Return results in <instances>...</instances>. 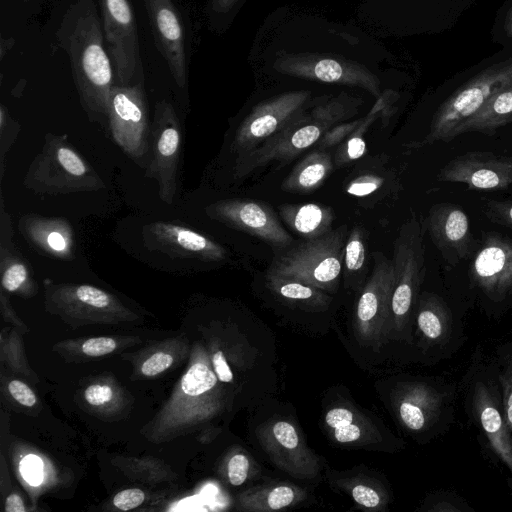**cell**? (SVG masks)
<instances>
[{"instance_id":"f907efd6","label":"cell","mask_w":512,"mask_h":512,"mask_svg":"<svg viewBox=\"0 0 512 512\" xmlns=\"http://www.w3.org/2000/svg\"><path fill=\"white\" fill-rule=\"evenodd\" d=\"M15 41L11 39H4L1 38V45H0V58L3 59L5 56V52L8 51L12 46L14 45Z\"/></svg>"},{"instance_id":"74e56055","label":"cell","mask_w":512,"mask_h":512,"mask_svg":"<svg viewBox=\"0 0 512 512\" xmlns=\"http://www.w3.org/2000/svg\"><path fill=\"white\" fill-rule=\"evenodd\" d=\"M363 118L341 122L331 127L318 142V148H330L343 143L361 124Z\"/></svg>"},{"instance_id":"7dc6e473","label":"cell","mask_w":512,"mask_h":512,"mask_svg":"<svg viewBox=\"0 0 512 512\" xmlns=\"http://www.w3.org/2000/svg\"><path fill=\"white\" fill-rule=\"evenodd\" d=\"M112 396V388L106 384H93L85 391L86 401L93 406H99L109 402Z\"/></svg>"},{"instance_id":"4dcf8cb0","label":"cell","mask_w":512,"mask_h":512,"mask_svg":"<svg viewBox=\"0 0 512 512\" xmlns=\"http://www.w3.org/2000/svg\"><path fill=\"white\" fill-rule=\"evenodd\" d=\"M416 322L422 336L428 341L442 340L451 324L450 311L443 300L434 294H425L419 301Z\"/></svg>"},{"instance_id":"e0dca14e","label":"cell","mask_w":512,"mask_h":512,"mask_svg":"<svg viewBox=\"0 0 512 512\" xmlns=\"http://www.w3.org/2000/svg\"><path fill=\"white\" fill-rule=\"evenodd\" d=\"M424 229L450 266L470 258L479 247L466 212L451 203L432 206L425 218Z\"/></svg>"},{"instance_id":"44dd1931","label":"cell","mask_w":512,"mask_h":512,"mask_svg":"<svg viewBox=\"0 0 512 512\" xmlns=\"http://www.w3.org/2000/svg\"><path fill=\"white\" fill-rule=\"evenodd\" d=\"M13 227L0 197V271L1 284L7 292H27L33 289L34 281L29 262L13 243Z\"/></svg>"},{"instance_id":"7bdbcfd3","label":"cell","mask_w":512,"mask_h":512,"mask_svg":"<svg viewBox=\"0 0 512 512\" xmlns=\"http://www.w3.org/2000/svg\"><path fill=\"white\" fill-rule=\"evenodd\" d=\"M116 348V342L110 337H97L85 341L82 345V351L93 357L103 356L111 353Z\"/></svg>"},{"instance_id":"f546056e","label":"cell","mask_w":512,"mask_h":512,"mask_svg":"<svg viewBox=\"0 0 512 512\" xmlns=\"http://www.w3.org/2000/svg\"><path fill=\"white\" fill-rule=\"evenodd\" d=\"M266 281L273 294L303 307L324 309L332 300L328 292L296 279L267 273Z\"/></svg>"},{"instance_id":"8992f818","label":"cell","mask_w":512,"mask_h":512,"mask_svg":"<svg viewBox=\"0 0 512 512\" xmlns=\"http://www.w3.org/2000/svg\"><path fill=\"white\" fill-rule=\"evenodd\" d=\"M512 83V56L475 75L437 109L426 136L414 147L453 140L455 130Z\"/></svg>"},{"instance_id":"e575fe53","label":"cell","mask_w":512,"mask_h":512,"mask_svg":"<svg viewBox=\"0 0 512 512\" xmlns=\"http://www.w3.org/2000/svg\"><path fill=\"white\" fill-rule=\"evenodd\" d=\"M20 131V124L15 121L7 108L1 104L0 105V176L3 178L4 174V159L16 141L17 136Z\"/></svg>"},{"instance_id":"d4e9b609","label":"cell","mask_w":512,"mask_h":512,"mask_svg":"<svg viewBox=\"0 0 512 512\" xmlns=\"http://www.w3.org/2000/svg\"><path fill=\"white\" fill-rule=\"evenodd\" d=\"M278 213L286 226L302 240L327 234L333 229L335 219L331 207L318 203L282 204Z\"/></svg>"},{"instance_id":"ee69618b","label":"cell","mask_w":512,"mask_h":512,"mask_svg":"<svg viewBox=\"0 0 512 512\" xmlns=\"http://www.w3.org/2000/svg\"><path fill=\"white\" fill-rule=\"evenodd\" d=\"M20 470L25 479L32 485L42 481V463L36 456L29 455L21 461Z\"/></svg>"},{"instance_id":"603a6c76","label":"cell","mask_w":512,"mask_h":512,"mask_svg":"<svg viewBox=\"0 0 512 512\" xmlns=\"http://www.w3.org/2000/svg\"><path fill=\"white\" fill-rule=\"evenodd\" d=\"M441 407V397L424 383H408L400 388L396 397V409L402 424L419 432L436 419Z\"/></svg>"},{"instance_id":"f1b7e54d","label":"cell","mask_w":512,"mask_h":512,"mask_svg":"<svg viewBox=\"0 0 512 512\" xmlns=\"http://www.w3.org/2000/svg\"><path fill=\"white\" fill-rule=\"evenodd\" d=\"M395 102V96L390 91L385 90L381 93L372 109L362 119L361 124L338 148L335 155V164H349L361 158L366 153L364 134L378 117L381 116L383 121L388 119Z\"/></svg>"},{"instance_id":"ac0fdd59","label":"cell","mask_w":512,"mask_h":512,"mask_svg":"<svg viewBox=\"0 0 512 512\" xmlns=\"http://www.w3.org/2000/svg\"><path fill=\"white\" fill-rule=\"evenodd\" d=\"M146 246L172 258L219 262L227 250L209 237L182 225L156 221L143 229Z\"/></svg>"},{"instance_id":"1f68e13d","label":"cell","mask_w":512,"mask_h":512,"mask_svg":"<svg viewBox=\"0 0 512 512\" xmlns=\"http://www.w3.org/2000/svg\"><path fill=\"white\" fill-rule=\"evenodd\" d=\"M338 486L345 490L353 501L361 507L378 511L387 504V495L376 486L372 485L370 480L360 477L349 479H340Z\"/></svg>"},{"instance_id":"d6a6232c","label":"cell","mask_w":512,"mask_h":512,"mask_svg":"<svg viewBox=\"0 0 512 512\" xmlns=\"http://www.w3.org/2000/svg\"><path fill=\"white\" fill-rule=\"evenodd\" d=\"M367 249L365 230L354 225L349 231L344 248L343 268L346 276L360 275L366 265Z\"/></svg>"},{"instance_id":"bcb514c9","label":"cell","mask_w":512,"mask_h":512,"mask_svg":"<svg viewBox=\"0 0 512 512\" xmlns=\"http://www.w3.org/2000/svg\"><path fill=\"white\" fill-rule=\"evenodd\" d=\"M11 396L20 404L32 407L36 403L34 392L22 381L13 380L8 385Z\"/></svg>"},{"instance_id":"83f0119b","label":"cell","mask_w":512,"mask_h":512,"mask_svg":"<svg viewBox=\"0 0 512 512\" xmlns=\"http://www.w3.org/2000/svg\"><path fill=\"white\" fill-rule=\"evenodd\" d=\"M332 157L321 149L313 151L299 161L281 184L290 193H310L325 182L333 170Z\"/></svg>"},{"instance_id":"cb8c5ba5","label":"cell","mask_w":512,"mask_h":512,"mask_svg":"<svg viewBox=\"0 0 512 512\" xmlns=\"http://www.w3.org/2000/svg\"><path fill=\"white\" fill-rule=\"evenodd\" d=\"M474 408L481 427L494 452L512 473V437L498 403L490 389L482 382L474 389Z\"/></svg>"},{"instance_id":"30bf717a","label":"cell","mask_w":512,"mask_h":512,"mask_svg":"<svg viewBox=\"0 0 512 512\" xmlns=\"http://www.w3.org/2000/svg\"><path fill=\"white\" fill-rule=\"evenodd\" d=\"M311 92L281 93L257 104L236 130L232 150L243 155L280 132L306 108Z\"/></svg>"},{"instance_id":"d590c367","label":"cell","mask_w":512,"mask_h":512,"mask_svg":"<svg viewBox=\"0 0 512 512\" xmlns=\"http://www.w3.org/2000/svg\"><path fill=\"white\" fill-rule=\"evenodd\" d=\"M483 212L491 222L512 229V198L486 200Z\"/></svg>"},{"instance_id":"6da1fadb","label":"cell","mask_w":512,"mask_h":512,"mask_svg":"<svg viewBox=\"0 0 512 512\" xmlns=\"http://www.w3.org/2000/svg\"><path fill=\"white\" fill-rule=\"evenodd\" d=\"M58 39L69 56L82 106L90 114L106 116L114 70L92 0H78L69 7Z\"/></svg>"},{"instance_id":"8d00e7d4","label":"cell","mask_w":512,"mask_h":512,"mask_svg":"<svg viewBox=\"0 0 512 512\" xmlns=\"http://www.w3.org/2000/svg\"><path fill=\"white\" fill-rule=\"evenodd\" d=\"M251 460L245 453L239 452L233 454L227 463L228 481L233 486L244 484L250 473Z\"/></svg>"},{"instance_id":"816d5d0a","label":"cell","mask_w":512,"mask_h":512,"mask_svg":"<svg viewBox=\"0 0 512 512\" xmlns=\"http://www.w3.org/2000/svg\"><path fill=\"white\" fill-rule=\"evenodd\" d=\"M504 30L508 37L512 38V7L508 11L505 22H504Z\"/></svg>"},{"instance_id":"836d02e7","label":"cell","mask_w":512,"mask_h":512,"mask_svg":"<svg viewBox=\"0 0 512 512\" xmlns=\"http://www.w3.org/2000/svg\"><path fill=\"white\" fill-rule=\"evenodd\" d=\"M218 378L209 366L197 362L192 365L182 379V390L189 396H200L210 392L217 385Z\"/></svg>"},{"instance_id":"52a82bcc","label":"cell","mask_w":512,"mask_h":512,"mask_svg":"<svg viewBox=\"0 0 512 512\" xmlns=\"http://www.w3.org/2000/svg\"><path fill=\"white\" fill-rule=\"evenodd\" d=\"M373 257L372 272L356 303L354 332L362 346L378 351L389 339L394 272L382 253Z\"/></svg>"},{"instance_id":"7a4b0ae2","label":"cell","mask_w":512,"mask_h":512,"mask_svg":"<svg viewBox=\"0 0 512 512\" xmlns=\"http://www.w3.org/2000/svg\"><path fill=\"white\" fill-rule=\"evenodd\" d=\"M360 99L342 93L324 98L309 113L305 110L280 132L255 149L237 157L235 174L244 177L273 161H285L318 143L334 125L357 113Z\"/></svg>"},{"instance_id":"4fadbf2b","label":"cell","mask_w":512,"mask_h":512,"mask_svg":"<svg viewBox=\"0 0 512 512\" xmlns=\"http://www.w3.org/2000/svg\"><path fill=\"white\" fill-rule=\"evenodd\" d=\"M206 214L234 229L261 239L276 251L294 243L270 205L248 199H223L206 207Z\"/></svg>"},{"instance_id":"7c38bea8","label":"cell","mask_w":512,"mask_h":512,"mask_svg":"<svg viewBox=\"0 0 512 512\" xmlns=\"http://www.w3.org/2000/svg\"><path fill=\"white\" fill-rule=\"evenodd\" d=\"M104 35L120 85L142 74L135 15L129 0H100Z\"/></svg>"},{"instance_id":"277c9868","label":"cell","mask_w":512,"mask_h":512,"mask_svg":"<svg viewBox=\"0 0 512 512\" xmlns=\"http://www.w3.org/2000/svg\"><path fill=\"white\" fill-rule=\"evenodd\" d=\"M24 185L38 194L89 192L105 187L93 167L68 142L67 135L47 133L42 150L31 162Z\"/></svg>"},{"instance_id":"4316f807","label":"cell","mask_w":512,"mask_h":512,"mask_svg":"<svg viewBox=\"0 0 512 512\" xmlns=\"http://www.w3.org/2000/svg\"><path fill=\"white\" fill-rule=\"evenodd\" d=\"M512 124V83L495 94L476 114L454 132L459 135L478 132L492 135L497 129Z\"/></svg>"},{"instance_id":"9c48e42d","label":"cell","mask_w":512,"mask_h":512,"mask_svg":"<svg viewBox=\"0 0 512 512\" xmlns=\"http://www.w3.org/2000/svg\"><path fill=\"white\" fill-rule=\"evenodd\" d=\"M152 132L153 157L145 175L157 182L160 199L172 204L178 190L182 129L170 102L156 103Z\"/></svg>"},{"instance_id":"d6986e66","label":"cell","mask_w":512,"mask_h":512,"mask_svg":"<svg viewBox=\"0 0 512 512\" xmlns=\"http://www.w3.org/2000/svg\"><path fill=\"white\" fill-rule=\"evenodd\" d=\"M151 31L159 52L176 84L186 85L185 34L172 0H144Z\"/></svg>"},{"instance_id":"3957f363","label":"cell","mask_w":512,"mask_h":512,"mask_svg":"<svg viewBox=\"0 0 512 512\" xmlns=\"http://www.w3.org/2000/svg\"><path fill=\"white\" fill-rule=\"evenodd\" d=\"M348 233V226L343 224L321 237L302 240L278 250L267 273L334 292L342 273Z\"/></svg>"},{"instance_id":"681fc988","label":"cell","mask_w":512,"mask_h":512,"mask_svg":"<svg viewBox=\"0 0 512 512\" xmlns=\"http://www.w3.org/2000/svg\"><path fill=\"white\" fill-rule=\"evenodd\" d=\"M238 0H212V8L217 12L229 11Z\"/></svg>"},{"instance_id":"ba28073f","label":"cell","mask_w":512,"mask_h":512,"mask_svg":"<svg viewBox=\"0 0 512 512\" xmlns=\"http://www.w3.org/2000/svg\"><path fill=\"white\" fill-rule=\"evenodd\" d=\"M106 116L116 144L134 161L145 157L149 150V123L142 84L113 85Z\"/></svg>"},{"instance_id":"ab89813d","label":"cell","mask_w":512,"mask_h":512,"mask_svg":"<svg viewBox=\"0 0 512 512\" xmlns=\"http://www.w3.org/2000/svg\"><path fill=\"white\" fill-rule=\"evenodd\" d=\"M499 379L502 386L504 419L508 429L512 431V351L507 357Z\"/></svg>"},{"instance_id":"7402d4cb","label":"cell","mask_w":512,"mask_h":512,"mask_svg":"<svg viewBox=\"0 0 512 512\" xmlns=\"http://www.w3.org/2000/svg\"><path fill=\"white\" fill-rule=\"evenodd\" d=\"M324 422L333 439L351 447H380L381 431L365 415L346 406L330 408Z\"/></svg>"},{"instance_id":"60d3db41","label":"cell","mask_w":512,"mask_h":512,"mask_svg":"<svg viewBox=\"0 0 512 512\" xmlns=\"http://www.w3.org/2000/svg\"><path fill=\"white\" fill-rule=\"evenodd\" d=\"M145 494L138 488H131L117 493L113 499V504L120 510L128 511L142 504Z\"/></svg>"},{"instance_id":"c3c4849f","label":"cell","mask_w":512,"mask_h":512,"mask_svg":"<svg viewBox=\"0 0 512 512\" xmlns=\"http://www.w3.org/2000/svg\"><path fill=\"white\" fill-rule=\"evenodd\" d=\"M25 506L21 497L17 494H11L6 499L5 511L6 512H24Z\"/></svg>"},{"instance_id":"ffe728a7","label":"cell","mask_w":512,"mask_h":512,"mask_svg":"<svg viewBox=\"0 0 512 512\" xmlns=\"http://www.w3.org/2000/svg\"><path fill=\"white\" fill-rule=\"evenodd\" d=\"M18 227L38 253L63 261L75 258V233L67 219L28 213L21 216Z\"/></svg>"},{"instance_id":"f35d334b","label":"cell","mask_w":512,"mask_h":512,"mask_svg":"<svg viewBox=\"0 0 512 512\" xmlns=\"http://www.w3.org/2000/svg\"><path fill=\"white\" fill-rule=\"evenodd\" d=\"M385 179L374 174H363L352 179L345 191L347 194L355 197L368 196L381 188Z\"/></svg>"},{"instance_id":"f6af8a7d","label":"cell","mask_w":512,"mask_h":512,"mask_svg":"<svg viewBox=\"0 0 512 512\" xmlns=\"http://www.w3.org/2000/svg\"><path fill=\"white\" fill-rule=\"evenodd\" d=\"M213 370L221 383L230 384L234 381V373L221 350L212 355Z\"/></svg>"},{"instance_id":"b9f144b4","label":"cell","mask_w":512,"mask_h":512,"mask_svg":"<svg viewBox=\"0 0 512 512\" xmlns=\"http://www.w3.org/2000/svg\"><path fill=\"white\" fill-rule=\"evenodd\" d=\"M173 363V357L164 352H157L149 357L141 367L145 376H155L168 369Z\"/></svg>"},{"instance_id":"9a60e30c","label":"cell","mask_w":512,"mask_h":512,"mask_svg":"<svg viewBox=\"0 0 512 512\" xmlns=\"http://www.w3.org/2000/svg\"><path fill=\"white\" fill-rule=\"evenodd\" d=\"M469 272L472 284L488 299L501 302L512 296V238L484 233Z\"/></svg>"},{"instance_id":"5b68a950","label":"cell","mask_w":512,"mask_h":512,"mask_svg":"<svg viewBox=\"0 0 512 512\" xmlns=\"http://www.w3.org/2000/svg\"><path fill=\"white\" fill-rule=\"evenodd\" d=\"M424 226L416 215L400 227L393 245L391 263L394 289L391 300L389 339L405 336L412 308L425 275Z\"/></svg>"},{"instance_id":"5bb4252c","label":"cell","mask_w":512,"mask_h":512,"mask_svg":"<svg viewBox=\"0 0 512 512\" xmlns=\"http://www.w3.org/2000/svg\"><path fill=\"white\" fill-rule=\"evenodd\" d=\"M257 438L270 461L280 470L301 480H311L320 472L319 458L299 436L289 421L278 419L263 424Z\"/></svg>"},{"instance_id":"2e32d148","label":"cell","mask_w":512,"mask_h":512,"mask_svg":"<svg viewBox=\"0 0 512 512\" xmlns=\"http://www.w3.org/2000/svg\"><path fill=\"white\" fill-rule=\"evenodd\" d=\"M437 180L462 183L473 190H504L512 186V155L467 152L446 163Z\"/></svg>"},{"instance_id":"8fae6325","label":"cell","mask_w":512,"mask_h":512,"mask_svg":"<svg viewBox=\"0 0 512 512\" xmlns=\"http://www.w3.org/2000/svg\"><path fill=\"white\" fill-rule=\"evenodd\" d=\"M274 67L280 73L313 81L356 86L375 97L381 94L379 79L364 65L318 53H282Z\"/></svg>"},{"instance_id":"484cf974","label":"cell","mask_w":512,"mask_h":512,"mask_svg":"<svg viewBox=\"0 0 512 512\" xmlns=\"http://www.w3.org/2000/svg\"><path fill=\"white\" fill-rule=\"evenodd\" d=\"M307 493L288 482L252 487L239 496L238 505L248 512H271L295 506L304 501Z\"/></svg>"}]
</instances>
